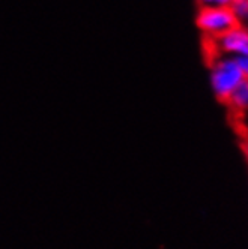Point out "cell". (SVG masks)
I'll return each mask as SVG.
<instances>
[{
  "label": "cell",
  "instance_id": "1",
  "mask_svg": "<svg viewBox=\"0 0 248 249\" xmlns=\"http://www.w3.org/2000/svg\"><path fill=\"white\" fill-rule=\"evenodd\" d=\"M245 80L238 59L215 54L209 66V84L214 96L227 102L229 96Z\"/></svg>",
  "mask_w": 248,
  "mask_h": 249
},
{
  "label": "cell",
  "instance_id": "2",
  "mask_svg": "<svg viewBox=\"0 0 248 249\" xmlns=\"http://www.w3.org/2000/svg\"><path fill=\"white\" fill-rule=\"evenodd\" d=\"M236 24L239 23L230 8L206 6L200 8L196 15V26L208 41L217 39L230 29H233Z\"/></svg>",
  "mask_w": 248,
  "mask_h": 249
},
{
  "label": "cell",
  "instance_id": "3",
  "mask_svg": "<svg viewBox=\"0 0 248 249\" xmlns=\"http://www.w3.org/2000/svg\"><path fill=\"white\" fill-rule=\"evenodd\" d=\"M220 56L242 59L248 56V29L245 24H236L221 36L209 41Z\"/></svg>",
  "mask_w": 248,
  "mask_h": 249
},
{
  "label": "cell",
  "instance_id": "4",
  "mask_svg": "<svg viewBox=\"0 0 248 249\" xmlns=\"http://www.w3.org/2000/svg\"><path fill=\"white\" fill-rule=\"evenodd\" d=\"M226 104L238 114L248 113V80H244L235 89V90L232 92V95L229 96Z\"/></svg>",
  "mask_w": 248,
  "mask_h": 249
},
{
  "label": "cell",
  "instance_id": "5",
  "mask_svg": "<svg viewBox=\"0 0 248 249\" xmlns=\"http://www.w3.org/2000/svg\"><path fill=\"white\" fill-rule=\"evenodd\" d=\"M229 8L233 12L239 24L248 23V0H233Z\"/></svg>",
  "mask_w": 248,
  "mask_h": 249
},
{
  "label": "cell",
  "instance_id": "6",
  "mask_svg": "<svg viewBox=\"0 0 248 249\" xmlns=\"http://www.w3.org/2000/svg\"><path fill=\"white\" fill-rule=\"evenodd\" d=\"M233 0H197L200 8L214 6V8H229Z\"/></svg>",
  "mask_w": 248,
  "mask_h": 249
},
{
  "label": "cell",
  "instance_id": "7",
  "mask_svg": "<svg viewBox=\"0 0 248 249\" xmlns=\"http://www.w3.org/2000/svg\"><path fill=\"white\" fill-rule=\"evenodd\" d=\"M238 62L241 65V69H242V72H244L245 80H248V56L242 57V59H238Z\"/></svg>",
  "mask_w": 248,
  "mask_h": 249
},
{
  "label": "cell",
  "instance_id": "8",
  "mask_svg": "<svg viewBox=\"0 0 248 249\" xmlns=\"http://www.w3.org/2000/svg\"><path fill=\"white\" fill-rule=\"evenodd\" d=\"M242 153H244L247 162H248V140H245L244 143H242Z\"/></svg>",
  "mask_w": 248,
  "mask_h": 249
},
{
  "label": "cell",
  "instance_id": "9",
  "mask_svg": "<svg viewBox=\"0 0 248 249\" xmlns=\"http://www.w3.org/2000/svg\"><path fill=\"white\" fill-rule=\"evenodd\" d=\"M245 26H247V29H248V23H247V24H245Z\"/></svg>",
  "mask_w": 248,
  "mask_h": 249
}]
</instances>
